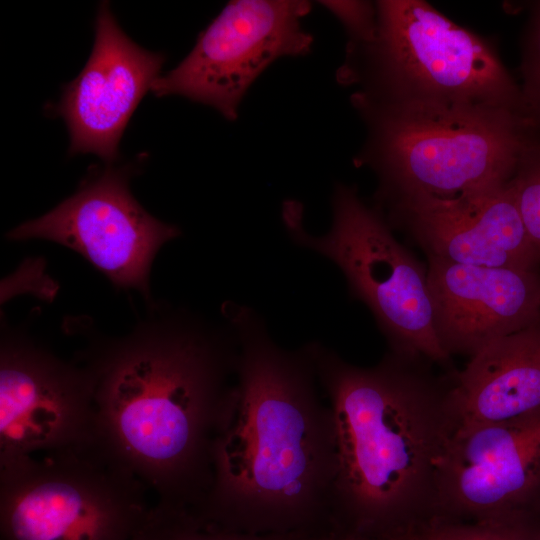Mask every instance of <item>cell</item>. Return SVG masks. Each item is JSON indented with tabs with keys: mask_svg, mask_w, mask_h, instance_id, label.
<instances>
[{
	"mask_svg": "<svg viewBox=\"0 0 540 540\" xmlns=\"http://www.w3.org/2000/svg\"><path fill=\"white\" fill-rule=\"evenodd\" d=\"M238 343L181 312L154 313L88 366L98 430L132 469L176 496H205L235 382Z\"/></svg>",
	"mask_w": 540,
	"mask_h": 540,
	"instance_id": "cell-1",
	"label": "cell"
},
{
	"mask_svg": "<svg viewBox=\"0 0 540 540\" xmlns=\"http://www.w3.org/2000/svg\"><path fill=\"white\" fill-rule=\"evenodd\" d=\"M222 313L238 353L206 496L244 521H294L323 507L336 510L334 425L309 344L280 348L247 306L229 301Z\"/></svg>",
	"mask_w": 540,
	"mask_h": 540,
	"instance_id": "cell-2",
	"label": "cell"
},
{
	"mask_svg": "<svg viewBox=\"0 0 540 540\" xmlns=\"http://www.w3.org/2000/svg\"><path fill=\"white\" fill-rule=\"evenodd\" d=\"M328 401L337 453L336 511L347 531L374 538L433 516L439 461L457 429L431 362L388 352L372 367L308 343Z\"/></svg>",
	"mask_w": 540,
	"mask_h": 540,
	"instance_id": "cell-3",
	"label": "cell"
},
{
	"mask_svg": "<svg viewBox=\"0 0 540 540\" xmlns=\"http://www.w3.org/2000/svg\"><path fill=\"white\" fill-rule=\"evenodd\" d=\"M351 103L367 130L354 163L378 177L377 208L504 185L539 134L521 110L390 103L357 91Z\"/></svg>",
	"mask_w": 540,
	"mask_h": 540,
	"instance_id": "cell-4",
	"label": "cell"
},
{
	"mask_svg": "<svg viewBox=\"0 0 540 540\" xmlns=\"http://www.w3.org/2000/svg\"><path fill=\"white\" fill-rule=\"evenodd\" d=\"M374 39L348 45L337 80L382 102L523 111L493 47L422 0L377 1Z\"/></svg>",
	"mask_w": 540,
	"mask_h": 540,
	"instance_id": "cell-5",
	"label": "cell"
},
{
	"mask_svg": "<svg viewBox=\"0 0 540 540\" xmlns=\"http://www.w3.org/2000/svg\"><path fill=\"white\" fill-rule=\"evenodd\" d=\"M332 224L322 236L303 226V205L285 201L282 220L292 240L331 260L352 298L363 302L386 337L390 352L448 365L434 329L427 270L392 233L383 214L367 205L356 187L338 183Z\"/></svg>",
	"mask_w": 540,
	"mask_h": 540,
	"instance_id": "cell-6",
	"label": "cell"
},
{
	"mask_svg": "<svg viewBox=\"0 0 540 540\" xmlns=\"http://www.w3.org/2000/svg\"><path fill=\"white\" fill-rule=\"evenodd\" d=\"M1 468L12 540H105L133 509L139 481L98 437Z\"/></svg>",
	"mask_w": 540,
	"mask_h": 540,
	"instance_id": "cell-7",
	"label": "cell"
},
{
	"mask_svg": "<svg viewBox=\"0 0 540 540\" xmlns=\"http://www.w3.org/2000/svg\"><path fill=\"white\" fill-rule=\"evenodd\" d=\"M311 8L305 0L228 2L151 91L182 96L235 121L248 90L273 62L311 52L314 39L302 25Z\"/></svg>",
	"mask_w": 540,
	"mask_h": 540,
	"instance_id": "cell-8",
	"label": "cell"
},
{
	"mask_svg": "<svg viewBox=\"0 0 540 540\" xmlns=\"http://www.w3.org/2000/svg\"><path fill=\"white\" fill-rule=\"evenodd\" d=\"M432 518L540 529V411L458 427L439 461Z\"/></svg>",
	"mask_w": 540,
	"mask_h": 540,
	"instance_id": "cell-9",
	"label": "cell"
},
{
	"mask_svg": "<svg viewBox=\"0 0 540 540\" xmlns=\"http://www.w3.org/2000/svg\"><path fill=\"white\" fill-rule=\"evenodd\" d=\"M129 173L106 167L91 174L43 216L11 230V240L45 239L81 254L116 287L150 297L149 275L159 249L178 227L151 216L130 192Z\"/></svg>",
	"mask_w": 540,
	"mask_h": 540,
	"instance_id": "cell-10",
	"label": "cell"
},
{
	"mask_svg": "<svg viewBox=\"0 0 540 540\" xmlns=\"http://www.w3.org/2000/svg\"><path fill=\"white\" fill-rule=\"evenodd\" d=\"M0 364L1 468L99 436L88 367L71 366L4 332Z\"/></svg>",
	"mask_w": 540,
	"mask_h": 540,
	"instance_id": "cell-11",
	"label": "cell"
},
{
	"mask_svg": "<svg viewBox=\"0 0 540 540\" xmlns=\"http://www.w3.org/2000/svg\"><path fill=\"white\" fill-rule=\"evenodd\" d=\"M383 215L405 230L428 259L449 263L540 270L510 181L452 198L413 197L394 202Z\"/></svg>",
	"mask_w": 540,
	"mask_h": 540,
	"instance_id": "cell-12",
	"label": "cell"
},
{
	"mask_svg": "<svg viewBox=\"0 0 540 540\" xmlns=\"http://www.w3.org/2000/svg\"><path fill=\"white\" fill-rule=\"evenodd\" d=\"M164 61L162 53L133 42L117 24L108 2H101L91 55L54 108L67 124L70 155L93 153L112 163L129 119L159 77Z\"/></svg>",
	"mask_w": 540,
	"mask_h": 540,
	"instance_id": "cell-13",
	"label": "cell"
},
{
	"mask_svg": "<svg viewBox=\"0 0 540 540\" xmlns=\"http://www.w3.org/2000/svg\"><path fill=\"white\" fill-rule=\"evenodd\" d=\"M436 336L448 355L474 356L540 319V270L428 259Z\"/></svg>",
	"mask_w": 540,
	"mask_h": 540,
	"instance_id": "cell-14",
	"label": "cell"
},
{
	"mask_svg": "<svg viewBox=\"0 0 540 540\" xmlns=\"http://www.w3.org/2000/svg\"><path fill=\"white\" fill-rule=\"evenodd\" d=\"M448 397L457 428L540 411V319L472 356L450 375Z\"/></svg>",
	"mask_w": 540,
	"mask_h": 540,
	"instance_id": "cell-15",
	"label": "cell"
},
{
	"mask_svg": "<svg viewBox=\"0 0 540 540\" xmlns=\"http://www.w3.org/2000/svg\"><path fill=\"white\" fill-rule=\"evenodd\" d=\"M510 185L528 235L540 256V134L520 158Z\"/></svg>",
	"mask_w": 540,
	"mask_h": 540,
	"instance_id": "cell-16",
	"label": "cell"
},
{
	"mask_svg": "<svg viewBox=\"0 0 540 540\" xmlns=\"http://www.w3.org/2000/svg\"><path fill=\"white\" fill-rule=\"evenodd\" d=\"M419 530L427 540L540 539V529L526 524L471 523L432 518Z\"/></svg>",
	"mask_w": 540,
	"mask_h": 540,
	"instance_id": "cell-17",
	"label": "cell"
},
{
	"mask_svg": "<svg viewBox=\"0 0 540 540\" xmlns=\"http://www.w3.org/2000/svg\"><path fill=\"white\" fill-rule=\"evenodd\" d=\"M521 74L523 110L540 131V2L531 11L523 36Z\"/></svg>",
	"mask_w": 540,
	"mask_h": 540,
	"instance_id": "cell-18",
	"label": "cell"
},
{
	"mask_svg": "<svg viewBox=\"0 0 540 540\" xmlns=\"http://www.w3.org/2000/svg\"><path fill=\"white\" fill-rule=\"evenodd\" d=\"M343 25L348 45L371 42L377 30L376 3L369 1H320Z\"/></svg>",
	"mask_w": 540,
	"mask_h": 540,
	"instance_id": "cell-19",
	"label": "cell"
},
{
	"mask_svg": "<svg viewBox=\"0 0 540 540\" xmlns=\"http://www.w3.org/2000/svg\"><path fill=\"white\" fill-rule=\"evenodd\" d=\"M183 540H294V539H285L279 537L271 536H259L255 534H219L216 536H207V537H191L185 538ZM296 540H307V539H296Z\"/></svg>",
	"mask_w": 540,
	"mask_h": 540,
	"instance_id": "cell-20",
	"label": "cell"
},
{
	"mask_svg": "<svg viewBox=\"0 0 540 540\" xmlns=\"http://www.w3.org/2000/svg\"><path fill=\"white\" fill-rule=\"evenodd\" d=\"M370 540H427L419 529H405L389 532Z\"/></svg>",
	"mask_w": 540,
	"mask_h": 540,
	"instance_id": "cell-21",
	"label": "cell"
},
{
	"mask_svg": "<svg viewBox=\"0 0 540 540\" xmlns=\"http://www.w3.org/2000/svg\"><path fill=\"white\" fill-rule=\"evenodd\" d=\"M308 540H370V539L360 534L349 532L343 529H338L335 531H330L322 536L312 537Z\"/></svg>",
	"mask_w": 540,
	"mask_h": 540,
	"instance_id": "cell-22",
	"label": "cell"
},
{
	"mask_svg": "<svg viewBox=\"0 0 540 540\" xmlns=\"http://www.w3.org/2000/svg\"><path fill=\"white\" fill-rule=\"evenodd\" d=\"M540 540V539H539Z\"/></svg>",
	"mask_w": 540,
	"mask_h": 540,
	"instance_id": "cell-23",
	"label": "cell"
}]
</instances>
